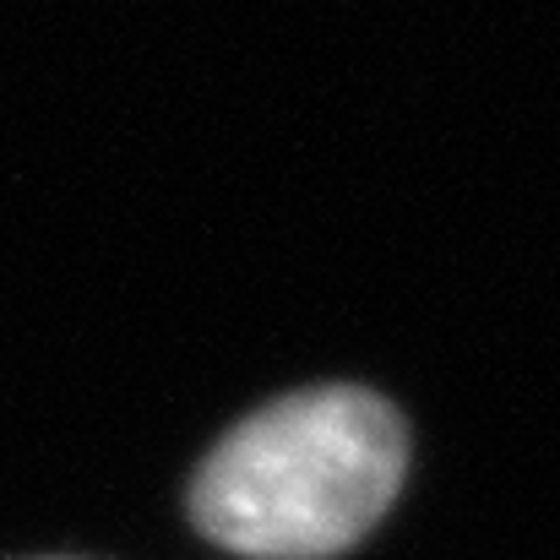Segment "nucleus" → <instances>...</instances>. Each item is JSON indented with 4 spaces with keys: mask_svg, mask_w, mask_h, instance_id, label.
Returning a JSON list of instances; mask_svg holds the SVG:
<instances>
[{
    "mask_svg": "<svg viewBox=\"0 0 560 560\" xmlns=\"http://www.w3.org/2000/svg\"><path fill=\"white\" fill-rule=\"evenodd\" d=\"M402 413L365 386H311L240 419L190 479V523L250 560L354 550L402 490Z\"/></svg>",
    "mask_w": 560,
    "mask_h": 560,
    "instance_id": "f257e3e1",
    "label": "nucleus"
}]
</instances>
